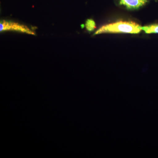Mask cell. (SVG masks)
<instances>
[{
	"label": "cell",
	"instance_id": "2",
	"mask_svg": "<svg viewBox=\"0 0 158 158\" xmlns=\"http://www.w3.org/2000/svg\"><path fill=\"white\" fill-rule=\"evenodd\" d=\"M18 31L22 33L35 35V32L29 28L27 26L20 24L17 23L7 21L6 20L1 21L0 23V31Z\"/></svg>",
	"mask_w": 158,
	"mask_h": 158
},
{
	"label": "cell",
	"instance_id": "1",
	"mask_svg": "<svg viewBox=\"0 0 158 158\" xmlns=\"http://www.w3.org/2000/svg\"><path fill=\"white\" fill-rule=\"evenodd\" d=\"M142 30V27L132 21H119L103 26L94 35L102 33H127L137 34Z\"/></svg>",
	"mask_w": 158,
	"mask_h": 158
},
{
	"label": "cell",
	"instance_id": "5",
	"mask_svg": "<svg viewBox=\"0 0 158 158\" xmlns=\"http://www.w3.org/2000/svg\"><path fill=\"white\" fill-rule=\"evenodd\" d=\"M85 27L87 31L89 32H92L96 28V24L93 19H88L86 21Z\"/></svg>",
	"mask_w": 158,
	"mask_h": 158
},
{
	"label": "cell",
	"instance_id": "4",
	"mask_svg": "<svg viewBox=\"0 0 158 158\" xmlns=\"http://www.w3.org/2000/svg\"><path fill=\"white\" fill-rule=\"evenodd\" d=\"M142 30H143L146 34L158 33V24L142 27Z\"/></svg>",
	"mask_w": 158,
	"mask_h": 158
},
{
	"label": "cell",
	"instance_id": "3",
	"mask_svg": "<svg viewBox=\"0 0 158 158\" xmlns=\"http://www.w3.org/2000/svg\"><path fill=\"white\" fill-rule=\"evenodd\" d=\"M147 0H119V4L130 10L139 9L147 3Z\"/></svg>",
	"mask_w": 158,
	"mask_h": 158
}]
</instances>
